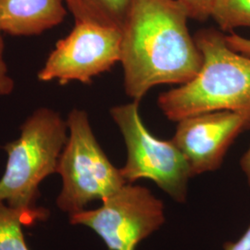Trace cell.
Wrapping results in <instances>:
<instances>
[{"label": "cell", "mask_w": 250, "mask_h": 250, "mask_svg": "<svg viewBox=\"0 0 250 250\" xmlns=\"http://www.w3.org/2000/svg\"><path fill=\"white\" fill-rule=\"evenodd\" d=\"M176 0H132L122 29L126 95L138 101L153 87L184 84L197 75L202 55Z\"/></svg>", "instance_id": "6da1fadb"}, {"label": "cell", "mask_w": 250, "mask_h": 250, "mask_svg": "<svg viewBox=\"0 0 250 250\" xmlns=\"http://www.w3.org/2000/svg\"><path fill=\"white\" fill-rule=\"evenodd\" d=\"M194 39L202 66L193 79L159 97L163 114L178 122L207 112L250 109V58L232 50L225 34L214 28L197 31Z\"/></svg>", "instance_id": "7a4b0ae2"}, {"label": "cell", "mask_w": 250, "mask_h": 250, "mask_svg": "<svg viewBox=\"0 0 250 250\" xmlns=\"http://www.w3.org/2000/svg\"><path fill=\"white\" fill-rule=\"evenodd\" d=\"M68 132L67 122L59 112L39 107L21 126L18 139L3 146L8 161L0 179V202L20 210L27 224L48 215L45 208H37L39 186L57 172Z\"/></svg>", "instance_id": "3957f363"}, {"label": "cell", "mask_w": 250, "mask_h": 250, "mask_svg": "<svg viewBox=\"0 0 250 250\" xmlns=\"http://www.w3.org/2000/svg\"><path fill=\"white\" fill-rule=\"evenodd\" d=\"M66 122L69 134L57 168L62 178L57 205L71 216L84 210L92 201L105 200L127 183L121 169L109 161L101 148L88 114L73 108Z\"/></svg>", "instance_id": "277c9868"}, {"label": "cell", "mask_w": 250, "mask_h": 250, "mask_svg": "<svg viewBox=\"0 0 250 250\" xmlns=\"http://www.w3.org/2000/svg\"><path fill=\"white\" fill-rule=\"evenodd\" d=\"M110 116L123 134L127 150L121 169L126 183L149 179L175 201L185 202L193 174L178 146L172 140H161L149 132L140 116L138 101L111 107Z\"/></svg>", "instance_id": "5b68a950"}, {"label": "cell", "mask_w": 250, "mask_h": 250, "mask_svg": "<svg viewBox=\"0 0 250 250\" xmlns=\"http://www.w3.org/2000/svg\"><path fill=\"white\" fill-rule=\"evenodd\" d=\"M70 222L97 232L108 250H135L165 223L164 205L147 188L125 184L99 208L71 215Z\"/></svg>", "instance_id": "8992f818"}, {"label": "cell", "mask_w": 250, "mask_h": 250, "mask_svg": "<svg viewBox=\"0 0 250 250\" xmlns=\"http://www.w3.org/2000/svg\"><path fill=\"white\" fill-rule=\"evenodd\" d=\"M122 38L121 29L75 21L70 34L56 43L37 79L61 85L72 81L91 83L121 62Z\"/></svg>", "instance_id": "52a82bcc"}, {"label": "cell", "mask_w": 250, "mask_h": 250, "mask_svg": "<svg viewBox=\"0 0 250 250\" xmlns=\"http://www.w3.org/2000/svg\"><path fill=\"white\" fill-rule=\"evenodd\" d=\"M177 123L171 140L187 158L195 176L221 167L235 138L250 128V109L207 112Z\"/></svg>", "instance_id": "ba28073f"}, {"label": "cell", "mask_w": 250, "mask_h": 250, "mask_svg": "<svg viewBox=\"0 0 250 250\" xmlns=\"http://www.w3.org/2000/svg\"><path fill=\"white\" fill-rule=\"evenodd\" d=\"M66 15L64 0H0V31L38 36L60 25Z\"/></svg>", "instance_id": "9c48e42d"}, {"label": "cell", "mask_w": 250, "mask_h": 250, "mask_svg": "<svg viewBox=\"0 0 250 250\" xmlns=\"http://www.w3.org/2000/svg\"><path fill=\"white\" fill-rule=\"evenodd\" d=\"M75 21L123 29L132 0H64Z\"/></svg>", "instance_id": "30bf717a"}, {"label": "cell", "mask_w": 250, "mask_h": 250, "mask_svg": "<svg viewBox=\"0 0 250 250\" xmlns=\"http://www.w3.org/2000/svg\"><path fill=\"white\" fill-rule=\"evenodd\" d=\"M210 18L223 32L250 27V0H213Z\"/></svg>", "instance_id": "8fae6325"}, {"label": "cell", "mask_w": 250, "mask_h": 250, "mask_svg": "<svg viewBox=\"0 0 250 250\" xmlns=\"http://www.w3.org/2000/svg\"><path fill=\"white\" fill-rule=\"evenodd\" d=\"M22 224H27L24 215L0 202V250H30L24 240Z\"/></svg>", "instance_id": "7c38bea8"}, {"label": "cell", "mask_w": 250, "mask_h": 250, "mask_svg": "<svg viewBox=\"0 0 250 250\" xmlns=\"http://www.w3.org/2000/svg\"><path fill=\"white\" fill-rule=\"evenodd\" d=\"M188 12L189 18L206 21L210 18L213 0H176Z\"/></svg>", "instance_id": "4fadbf2b"}, {"label": "cell", "mask_w": 250, "mask_h": 250, "mask_svg": "<svg viewBox=\"0 0 250 250\" xmlns=\"http://www.w3.org/2000/svg\"><path fill=\"white\" fill-rule=\"evenodd\" d=\"M0 31V97L9 96L15 88V83L9 74L7 63L3 58L4 41Z\"/></svg>", "instance_id": "5bb4252c"}, {"label": "cell", "mask_w": 250, "mask_h": 250, "mask_svg": "<svg viewBox=\"0 0 250 250\" xmlns=\"http://www.w3.org/2000/svg\"><path fill=\"white\" fill-rule=\"evenodd\" d=\"M225 41L232 50L250 58V39L232 32L231 35H225Z\"/></svg>", "instance_id": "9a60e30c"}, {"label": "cell", "mask_w": 250, "mask_h": 250, "mask_svg": "<svg viewBox=\"0 0 250 250\" xmlns=\"http://www.w3.org/2000/svg\"><path fill=\"white\" fill-rule=\"evenodd\" d=\"M225 250H250V226L237 241L227 244Z\"/></svg>", "instance_id": "2e32d148"}, {"label": "cell", "mask_w": 250, "mask_h": 250, "mask_svg": "<svg viewBox=\"0 0 250 250\" xmlns=\"http://www.w3.org/2000/svg\"><path fill=\"white\" fill-rule=\"evenodd\" d=\"M240 166L242 170L246 176L247 182L250 187V146L249 149L243 155L241 161H240Z\"/></svg>", "instance_id": "e0dca14e"}]
</instances>
